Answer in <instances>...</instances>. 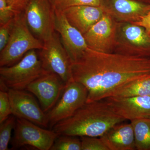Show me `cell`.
<instances>
[{
	"instance_id": "cell-1",
	"label": "cell",
	"mask_w": 150,
	"mask_h": 150,
	"mask_svg": "<svg viewBox=\"0 0 150 150\" xmlns=\"http://www.w3.org/2000/svg\"><path fill=\"white\" fill-rule=\"evenodd\" d=\"M73 80L88 91L86 103L106 98L130 81L150 75V57L104 53L87 48L72 63Z\"/></svg>"
},
{
	"instance_id": "cell-2",
	"label": "cell",
	"mask_w": 150,
	"mask_h": 150,
	"mask_svg": "<svg viewBox=\"0 0 150 150\" xmlns=\"http://www.w3.org/2000/svg\"><path fill=\"white\" fill-rule=\"evenodd\" d=\"M125 121L103 99L86 103L71 116L55 124L53 130L59 136L100 137Z\"/></svg>"
},
{
	"instance_id": "cell-3",
	"label": "cell",
	"mask_w": 150,
	"mask_h": 150,
	"mask_svg": "<svg viewBox=\"0 0 150 150\" xmlns=\"http://www.w3.org/2000/svg\"><path fill=\"white\" fill-rule=\"evenodd\" d=\"M43 43L30 30L23 12L15 17L8 42L0 52V66L9 67L18 62L28 51L40 50Z\"/></svg>"
},
{
	"instance_id": "cell-4",
	"label": "cell",
	"mask_w": 150,
	"mask_h": 150,
	"mask_svg": "<svg viewBox=\"0 0 150 150\" xmlns=\"http://www.w3.org/2000/svg\"><path fill=\"white\" fill-rule=\"evenodd\" d=\"M46 72L36 50H33L15 64L1 67L0 81L8 89L23 90Z\"/></svg>"
},
{
	"instance_id": "cell-5",
	"label": "cell",
	"mask_w": 150,
	"mask_h": 150,
	"mask_svg": "<svg viewBox=\"0 0 150 150\" xmlns=\"http://www.w3.org/2000/svg\"><path fill=\"white\" fill-rule=\"evenodd\" d=\"M39 51V58L46 71L58 75L66 85L73 80L71 61L58 33L55 31L44 41L43 48Z\"/></svg>"
},
{
	"instance_id": "cell-6",
	"label": "cell",
	"mask_w": 150,
	"mask_h": 150,
	"mask_svg": "<svg viewBox=\"0 0 150 150\" xmlns=\"http://www.w3.org/2000/svg\"><path fill=\"white\" fill-rule=\"evenodd\" d=\"M23 12L30 30L43 43L54 34V9L50 0H29Z\"/></svg>"
},
{
	"instance_id": "cell-7",
	"label": "cell",
	"mask_w": 150,
	"mask_h": 150,
	"mask_svg": "<svg viewBox=\"0 0 150 150\" xmlns=\"http://www.w3.org/2000/svg\"><path fill=\"white\" fill-rule=\"evenodd\" d=\"M11 140L12 149L25 146H31L39 150H50L59 136L55 131L42 128L41 126L24 119L17 118Z\"/></svg>"
},
{
	"instance_id": "cell-8",
	"label": "cell",
	"mask_w": 150,
	"mask_h": 150,
	"mask_svg": "<svg viewBox=\"0 0 150 150\" xmlns=\"http://www.w3.org/2000/svg\"><path fill=\"white\" fill-rule=\"evenodd\" d=\"M88 91L82 84L73 80L66 85L62 96L48 115L49 123L54 126L70 117L86 103Z\"/></svg>"
},
{
	"instance_id": "cell-9",
	"label": "cell",
	"mask_w": 150,
	"mask_h": 150,
	"mask_svg": "<svg viewBox=\"0 0 150 150\" xmlns=\"http://www.w3.org/2000/svg\"><path fill=\"white\" fill-rule=\"evenodd\" d=\"M118 24L106 13L83 34L88 48L104 53L114 52L117 46Z\"/></svg>"
},
{
	"instance_id": "cell-10",
	"label": "cell",
	"mask_w": 150,
	"mask_h": 150,
	"mask_svg": "<svg viewBox=\"0 0 150 150\" xmlns=\"http://www.w3.org/2000/svg\"><path fill=\"white\" fill-rule=\"evenodd\" d=\"M9 98L12 114L41 127H47L49 123L48 115L45 113L32 95L20 90L8 89Z\"/></svg>"
},
{
	"instance_id": "cell-11",
	"label": "cell",
	"mask_w": 150,
	"mask_h": 150,
	"mask_svg": "<svg viewBox=\"0 0 150 150\" xmlns=\"http://www.w3.org/2000/svg\"><path fill=\"white\" fill-rule=\"evenodd\" d=\"M65 87L66 84L58 75L46 71L30 84L26 90L37 98L41 108L46 112L56 104Z\"/></svg>"
},
{
	"instance_id": "cell-12",
	"label": "cell",
	"mask_w": 150,
	"mask_h": 150,
	"mask_svg": "<svg viewBox=\"0 0 150 150\" xmlns=\"http://www.w3.org/2000/svg\"><path fill=\"white\" fill-rule=\"evenodd\" d=\"M123 24L115 53L150 57V38L145 28L131 23Z\"/></svg>"
},
{
	"instance_id": "cell-13",
	"label": "cell",
	"mask_w": 150,
	"mask_h": 150,
	"mask_svg": "<svg viewBox=\"0 0 150 150\" xmlns=\"http://www.w3.org/2000/svg\"><path fill=\"white\" fill-rule=\"evenodd\" d=\"M54 23L72 63L75 62L88 48L83 35L70 24L62 11L54 9Z\"/></svg>"
},
{
	"instance_id": "cell-14",
	"label": "cell",
	"mask_w": 150,
	"mask_h": 150,
	"mask_svg": "<svg viewBox=\"0 0 150 150\" xmlns=\"http://www.w3.org/2000/svg\"><path fill=\"white\" fill-rule=\"evenodd\" d=\"M104 100L115 113L126 121L150 118V96L108 97Z\"/></svg>"
},
{
	"instance_id": "cell-15",
	"label": "cell",
	"mask_w": 150,
	"mask_h": 150,
	"mask_svg": "<svg viewBox=\"0 0 150 150\" xmlns=\"http://www.w3.org/2000/svg\"><path fill=\"white\" fill-rule=\"evenodd\" d=\"M103 6L106 13L122 23L139 21L150 11V4L135 0H110Z\"/></svg>"
},
{
	"instance_id": "cell-16",
	"label": "cell",
	"mask_w": 150,
	"mask_h": 150,
	"mask_svg": "<svg viewBox=\"0 0 150 150\" xmlns=\"http://www.w3.org/2000/svg\"><path fill=\"white\" fill-rule=\"evenodd\" d=\"M70 24L83 34L101 19L105 11L103 6H74L63 11Z\"/></svg>"
},
{
	"instance_id": "cell-17",
	"label": "cell",
	"mask_w": 150,
	"mask_h": 150,
	"mask_svg": "<svg viewBox=\"0 0 150 150\" xmlns=\"http://www.w3.org/2000/svg\"><path fill=\"white\" fill-rule=\"evenodd\" d=\"M109 150H135L134 129L131 123L116 124L100 137Z\"/></svg>"
},
{
	"instance_id": "cell-18",
	"label": "cell",
	"mask_w": 150,
	"mask_h": 150,
	"mask_svg": "<svg viewBox=\"0 0 150 150\" xmlns=\"http://www.w3.org/2000/svg\"><path fill=\"white\" fill-rule=\"evenodd\" d=\"M150 96V75L130 81L119 86L108 97L127 98Z\"/></svg>"
},
{
	"instance_id": "cell-19",
	"label": "cell",
	"mask_w": 150,
	"mask_h": 150,
	"mask_svg": "<svg viewBox=\"0 0 150 150\" xmlns=\"http://www.w3.org/2000/svg\"><path fill=\"white\" fill-rule=\"evenodd\" d=\"M134 129L136 150H150V118L131 121Z\"/></svg>"
},
{
	"instance_id": "cell-20",
	"label": "cell",
	"mask_w": 150,
	"mask_h": 150,
	"mask_svg": "<svg viewBox=\"0 0 150 150\" xmlns=\"http://www.w3.org/2000/svg\"><path fill=\"white\" fill-rule=\"evenodd\" d=\"M76 137L67 135L58 136L50 150H81V139Z\"/></svg>"
},
{
	"instance_id": "cell-21",
	"label": "cell",
	"mask_w": 150,
	"mask_h": 150,
	"mask_svg": "<svg viewBox=\"0 0 150 150\" xmlns=\"http://www.w3.org/2000/svg\"><path fill=\"white\" fill-rule=\"evenodd\" d=\"M54 9L64 11L68 8L74 6L89 5L101 6L102 0H50Z\"/></svg>"
},
{
	"instance_id": "cell-22",
	"label": "cell",
	"mask_w": 150,
	"mask_h": 150,
	"mask_svg": "<svg viewBox=\"0 0 150 150\" xmlns=\"http://www.w3.org/2000/svg\"><path fill=\"white\" fill-rule=\"evenodd\" d=\"M16 121L13 116H10L0 124V150H8L12 131L14 129Z\"/></svg>"
},
{
	"instance_id": "cell-23",
	"label": "cell",
	"mask_w": 150,
	"mask_h": 150,
	"mask_svg": "<svg viewBox=\"0 0 150 150\" xmlns=\"http://www.w3.org/2000/svg\"><path fill=\"white\" fill-rule=\"evenodd\" d=\"M81 137V150H109L100 137Z\"/></svg>"
},
{
	"instance_id": "cell-24",
	"label": "cell",
	"mask_w": 150,
	"mask_h": 150,
	"mask_svg": "<svg viewBox=\"0 0 150 150\" xmlns=\"http://www.w3.org/2000/svg\"><path fill=\"white\" fill-rule=\"evenodd\" d=\"M18 14L6 0H0V25L8 22Z\"/></svg>"
},
{
	"instance_id": "cell-25",
	"label": "cell",
	"mask_w": 150,
	"mask_h": 150,
	"mask_svg": "<svg viewBox=\"0 0 150 150\" xmlns=\"http://www.w3.org/2000/svg\"><path fill=\"white\" fill-rule=\"evenodd\" d=\"M12 114L10 101L8 91H0V124L2 123Z\"/></svg>"
},
{
	"instance_id": "cell-26",
	"label": "cell",
	"mask_w": 150,
	"mask_h": 150,
	"mask_svg": "<svg viewBox=\"0 0 150 150\" xmlns=\"http://www.w3.org/2000/svg\"><path fill=\"white\" fill-rule=\"evenodd\" d=\"M15 18L12 19L5 24L0 25V52L6 46L14 23Z\"/></svg>"
},
{
	"instance_id": "cell-27",
	"label": "cell",
	"mask_w": 150,
	"mask_h": 150,
	"mask_svg": "<svg viewBox=\"0 0 150 150\" xmlns=\"http://www.w3.org/2000/svg\"><path fill=\"white\" fill-rule=\"evenodd\" d=\"M18 13L24 11L29 0H6Z\"/></svg>"
},
{
	"instance_id": "cell-28",
	"label": "cell",
	"mask_w": 150,
	"mask_h": 150,
	"mask_svg": "<svg viewBox=\"0 0 150 150\" xmlns=\"http://www.w3.org/2000/svg\"><path fill=\"white\" fill-rule=\"evenodd\" d=\"M144 28L147 33L150 32V11L139 21L132 23Z\"/></svg>"
},
{
	"instance_id": "cell-29",
	"label": "cell",
	"mask_w": 150,
	"mask_h": 150,
	"mask_svg": "<svg viewBox=\"0 0 150 150\" xmlns=\"http://www.w3.org/2000/svg\"><path fill=\"white\" fill-rule=\"evenodd\" d=\"M147 33L148 34V35H149V36L150 38V32Z\"/></svg>"
}]
</instances>
